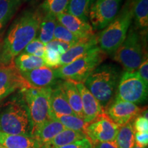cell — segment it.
Instances as JSON below:
<instances>
[{
    "mask_svg": "<svg viewBox=\"0 0 148 148\" xmlns=\"http://www.w3.org/2000/svg\"><path fill=\"white\" fill-rule=\"evenodd\" d=\"M43 12L38 9L24 10L11 24L1 44L0 65L13 62L26 45L36 38Z\"/></svg>",
    "mask_w": 148,
    "mask_h": 148,
    "instance_id": "obj_1",
    "label": "cell"
},
{
    "mask_svg": "<svg viewBox=\"0 0 148 148\" xmlns=\"http://www.w3.org/2000/svg\"><path fill=\"white\" fill-rule=\"evenodd\" d=\"M121 71L116 65L100 64L84 81V86L105 110L112 101Z\"/></svg>",
    "mask_w": 148,
    "mask_h": 148,
    "instance_id": "obj_2",
    "label": "cell"
},
{
    "mask_svg": "<svg viewBox=\"0 0 148 148\" xmlns=\"http://www.w3.org/2000/svg\"><path fill=\"white\" fill-rule=\"evenodd\" d=\"M0 132L32 137L28 108L21 90L0 109Z\"/></svg>",
    "mask_w": 148,
    "mask_h": 148,
    "instance_id": "obj_3",
    "label": "cell"
},
{
    "mask_svg": "<svg viewBox=\"0 0 148 148\" xmlns=\"http://www.w3.org/2000/svg\"><path fill=\"white\" fill-rule=\"evenodd\" d=\"M132 19V0H127L114 20L97 35L98 47L106 54L114 53L125 40Z\"/></svg>",
    "mask_w": 148,
    "mask_h": 148,
    "instance_id": "obj_4",
    "label": "cell"
},
{
    "mask_svg": "<svg viewBox=\"0 0 148 148\" xmlns=\"http://www.w3.org/2000/svg\"><path fill=\"white\" fill-rule=\"evenodd\" d=\"M107 54L98 46L66 65L55 69L57 79L84 83L89 75L106 60Z\"/></svg>",
    "mask_w": 148,
    "mask_h": 148,
    "instance_id": "obj_5",
    "label": "cell"
},
{
    "mask_svg": "<svg viewBox=\"0 0 148 148\" xmlns=\"http://www.w3.org/2000/svg\"><path fill=\"white\" fill-rule=\"evenodd\" d=\"M21 91L28 108L32 137H34L40 127L51 118L49 105L51 87H27Z\"/></svg>",
    "mask_w": 148,
    "mask_h": 148,
    "instance_id": "obj_6",
    "label": "cell"
},
{
    "mask_svg": "<svg viewBox=\"0 0 148 148\" xmlns=\"http://www.w3.org/2000/svg\"><path fill=\"white\" fill-rule=\"evenodd\" d=\"M143 41L134 29L127 32L125 40L113 53V59L125 71H136L144 57Z\"/></svg>",
    "mask_w": 148,
    "mask_h": 148,
    "instance_id": "obj_7",
    "label": "cell"
},
{
    "mask_svg": "<svg viewBox=\"0 0 148 148\" xmlns=\"http://www.w3.org/2000/svg\"><path fill=\"white\" fill-rule=\"evenodd\" d=\"M115 92V99L140 104L147 101L148 86L143 82L137 71H125L121 73Z\"/></svg>",
    "mask_w": 148,
    "mask_h": 148,
    "instance_id": "obj_8",
    "label": "cell"
},
{
    "mask_svg": "<svg viewBox=\"0 0 148 148\" xmlns=\"http://www.w3.org/2000/svg\"><path fill=\"white\" fill-rule=\"evenodd\" d=\"M123 0H95L89 12L94 30L104 29L119 13Z\"/></svg>",
    "mask_w": 148,
    "mask_h": 148,
    "instance_id": "obj_9",
    "label": "cell"
},
{
    "mask_svg": "<svg viewBox=\"0 0 148 148\" xmlns=\"http://www.w3.org/2000/svg\"><path fill=\"white\" fill-rule=\"evenodd\" d=\"M119 127L103 113L86 125L84 132L92 144L111 141L115 140Z\"/></svg>",
    "mask_w": 148,
    "mask_h": 148,
    "instance_id": "obj_10",
    "label": "cell"
},
{
    "mask_svg": "<svg viewBox=\"0 0 148 148\" xmlns=\"http://www.w3.org/2000/svg\"><path fill=\"white\" fill-rule=\"evenodd\" d=\"M29 87L14 62L0 65V103L16 91Z\"/></svg>",
    "mask_w": 148,
    "mask_h": 148,
    "instance_id": "obj_11",
    "label": "cell"
},
{
    "mask_svg": "<svg viewBox=\"0 0 148 148\" xmlns=\"http://www.w3.org/2000/svg\"><path fill=\"white\" fill-rule=\"evenodd\" d=\"M141 112V108L137 105L115 99L104 110V113L109 119L119 126L130 122Z\"/></svg>",
    "mask_w": 148,
    "mask_h": 148,
    "instance_id": "obj_12",
    "label": "cell"
},
{
    "mask_svg": "<svg viewBox=\"0 0 148 148\" xmlns=\"http://www.w3.org/2000/svg\"><path fill=\"white\" fill-rule=\"evenodd\" d=\"M22 77L29 87H52L58 82L55 74V69L42 66L29 71L21 72Z\"/></svg>",
    "mask_w": 148,
    "mask_h": 148,
    "instance_id": "obj_13",
    "label": "cell"
},
{
    "mask_svg": "<svg viewBox=\"0 0 148 148\" xmlns=\"http://www.w3.org/2000/svg\"><path fill=\"white\" fill-rule=\"evenodd\" d=\"M57 21L79 39L88 38L95 34L89 22L85 21L77 16L64 12L56 16Z\"/></svg>",
    "mask_w": 148,
    "mask_h": 148,
    "instance_id": "obj_14",
    "label": "cell"
},
{
    "mask_svg": "<svg viewBox=\"0 0 148 148\" xmlns=\"http://www.w3.org/2000/svg\"><path fill=\"white\" fill-rule=\"evenodd\" d=\"M74 82L81 95L84 121L88 124L97 119L99 115L104 113V110L101 108L99 101L84 86V83Z\"/></svg>",
    "mask_w": 148,
    "mask_h": 148,
    "instance_id": "obj_15",
    "label": "cell"
},
{
    "mask_svg": "<svg viewBox=\"0 0 148 148\" xmlns=\"http://www.w3.org/2000/svg\"><path fill=\"white\" fill-rule=\"evenodd\" d=\"M97 46H98L97 34H95L88 38L80 39L77 43L71 46L63 54L61 55L60 66L71 63Z\"/></svg>",
    "mask_w": 148,
    "mask_h": 148,
    "instance_id": "obj_16",
    "label": "cell"
},
{
    "mask_svg": "<svg viewBox=\"0 0 148 148\" xmlns=\"http://www.w3.org/2000/svg\"><path fill=\"white\" fill-rule=\"evenodd\" d=\"M58 84L74 113L77 117L84 120L82 99L75 82L71 80H62L59 81Z\"/></svg>",
    "mask_w": 148,
    "mask_h": 148,
    "instance_id": "obj_17",
    "label": "cell"
},
{
    "mask_svg": "<svg viewBox=\"0 0 148 148\" xmlns=\"http://www.w3.org/2000/svg\"><path fill=\"white\" fill-rule=\"evenodd\" d=\"M58 82L59 81L51 87L50 97H49L51 113L75 115L66 100L63 91L59 86Z\"/></svg>",
    "mask_w": 148,
    "mask_h": 148,
    "instance_id": "obj_18",
    "label": "cell"
},
{
    "mask_svg": "<svg viewBox=\"0 0 148 148\" xmlns=\"http://www.w3.org/2000/svg\"><path fill=\"white\" fill-rule=\"evenodd\" d=\"M0 145L5 148H41L35 138L0 132Z\"/></svg>",
    "mask_w": 148,
    "mask_h": 148,
    "instance_id": "obj_19",
    "label": "cell"
},
{
    "mask_svg": "<svg viewBox=\"0 0 148 148\" xmlns=\"http://www.w3.org/2000/svg\"><path fill=\"white\" fill-rule=\"evenodd\" d=\"M64 129L65 127L62 123L51 117L40 127L33 138L37 140L41 148H43L48 142Z\"/></svg>",
    "mask_w": 148,
    "mask_h": 148,
    "instance_id": "obj_20",
    "label": "cell"
},
{
    "mask_svg": "<svg viewBox=\"0 0 148 148\" xmlns=\"http://www.w3.org/2000/svg\"><path fill=\"white\" fill-rule=\"evenodd\" d=\"M87 138L85 132L65 128L48 142L43 148H58Z\"/></svg>",
    "mask_w": 148,
    "mask_h": 148,
    "instance_id": "obj_21",
    "label": "cell"
},
{
    "mask_svg": "<svg viewBox=\"0 0 148 148\" xmlns=\"http://www.w3.org/2000/svg\"><path fill=\"white\" fill-rule=\"evenodd\" d=\"M132 18L135 27L138 29L147 31L148 27V0L132 1Z\"/></svg>",
    "mask_w": 148,
    "mask_h": 148,
    "instance_id": "obj_22",
    "label": "cell"
},
{
    "mask_svg": "<svg viewBox=\"0 0 148 148\" xmlns=\"http://www.w3.org/2000/svg\"><path fill=\"white\" fill-rule=\"evenodd\" d=\"M13 62L20 73L31 71L42 66H46L42 58L23 53L18 55L14 59Z\"/></svg>",
    "mask_w": 148,
    "mask_h": 148,
    "instance_id": "obj_23",
    "label": "cell"
},
{
    "mask_svg": "<svg viewBox=\"0 0 148 148\" xmlns=\"http://www.w3.org/2000/svg\"><path fill=\"white\" fill-rule=\"evenodd\" d=\"M56 23V16L43 13L36 36L45 45L53 39V32Z\"/></svg>",
    "mask_w": 148,
    "mask_h": 148,
    "instance_id": "obj_24",
    "label": "cell"
},
{
    "mask_svg": "<svg viewBox=\"0 0 148 148\" xmlns=\"http://www.w3.org/2000/svg\"><path fill=\"white\" fill-rule=\"evenodd\" d=\"M95 0H69L65 12L88 22L89 12Z\"/></svg>",
    "mask_w": 148,
    "mask_h": 148,
    "instance_id": "obj_25",
    "label": "cell"
},
{
    "mask_svg": "<svg viewBox=\"0 0 148 148\" xmlns=\"http://www.w3.org/2000/svg\"><path fill=\"white\" fill-rule=\"evenodd\" d=\"M22 0H0V32L12 19Z\"/></svg>",
    "mask_w": 148,
    "mask_h": 148,
    "instance_id": "obj_26",
    "label": "cell"
},
{
    "mask_svg": "<svg viewBox=\"0 0 148 148\" xmlns=\"http://www.w3.org/2000/svg\"><path fill=\"white\" fill-rule=\"evenodd\" d=\"M135 131L131 122L121 125L115 138V142L119 148H133L135 144Z\"/></svg>",
    "mask_w": 148,
    "mask_h": 148,
    "instance_id": "obj_27",
    "label": "cell"
},
{
    "mask_svg": "<svg viewBox=\"0 0 148 148\" xmlns=\"http://www.w3.org/2000/svg\"><path fill=\"white\" fill-rule=\"evenodd\" d=\"M51 117L56 119L60 123L64 125L65 128L77 131H85L87 123H85L84 120L77 117L75 115H70V114H58L51 113Z\"/></svg>",
    "mask_w": 148,
    "mask_h": 148,
    "instance_id": "obj_28",
    "label": "cell"
},
{
    "mask_svg": "<svg viewBox=\"0 0 148 148\" xmlns=\"http://www.w3.org/2000/svg\"><path fill=\"white\" fill-rule=\"evenodd\" d=\"M69 0H43L40 6L43 13L56 17L58 14L65 12Z\"/></svg>",
    "mask_w": 148,
    "mask_h": 148,
    "instance_id": "obj_29",
    "label": "cell"
},
{
    "mask_svg": "<svg viewBox=\"0 0 148 148\" xmlns=\"http://www.w3.org/2000/svg\"><path fill=\"white\" fill-rule=\"evenodd\" d=\"M53 39L69 43L71 45L77 43L80 40L78 37L62 26L58 21L56 25L54 32H53Z\"/></svg>",
    "mask_w": 148,
    "mask_h": 148,
    "instance_id": "obj_30",
    "label": "cell"
},
{
    "mask_svg": "<svg viewBox=\"0 0 148 148\" xmlns=\"http://www.w3.org/2000/svg\"><path fill=\"white\" fill-rule=\"evenodd\" d=\"M61 53L52 48L45 47V54L43 60L45 64L47 67L51 69H57L60 67V59Z\"/></svg>",
    "mask_w": 148,
    "mask_h": 148,
    "instance_id": "obj_31",
    "label": "cell"
},
{
    "mask_svg": "<svg viewBox=\"0 0 148 148\" xmlns=\"http://www.w3.org/2000/svg\"><path fill=\"white\" fill-rule=\"evenodd\" d=\"M21 53L43 58L44 54H45V44L42 43L37 37H36L27 44Z\"/></svg>",
    "mask_w": 148,
    "mask_h": 148,
    "instance_id": "obj_32",
    "label": "cell"
},
{
    "mask_svg": "<svg viewBox=\"0 0 148 148\" xmlns=\"http://www.w3.org/2000/svg\"><path fill=\"white\" fill-rule=\"evenodd\" d=\"M135 132H148V119L143 115H138L132 124Z\"/></svg>",
    "mask_w": 148,
    "mask_h": 148,
    "instance_id": "obj_33",
    "label": "cell"
},
{
    "mask_svg": "<svg viewBox=\"0 0 148 148\" xmlns=\"http://www.w3.org/2000/svg\"><path fill=\"white\" fill-rule=\"evenodd\" d=\"M72 45L69 43H66V42L60 41V40L53 39L50 42L45 44V47L52 48V49H54L56 50L59 51L62 55Z\"/></svg>",
    "mask_w": 148,
    "mask_h": 148,
    "instance_id": "obj_34",
    "label": "cell"
},
{
    "mask_svg": "<svg viewBox=\"0 0 148 148\" xmlns=\"http://www.w3.org/2000/svg\"><path fill=\"white\" fill-rule=\"evenodd\" d=\"M138 71H137L138 75L143 81V82L148 86V59L147 55L146 56H144L143 60L138 68Z\"/></svg>",
    "mask_w": 148,
    "mask_h": 148,
    "instance_id": "obj_35",
    "label": "cell"
},
{
    "mask_svg": "<svg viewBox=\"0 0 148 148\" xmlns=\"http://www.w3.org/2000/svg\"><path fill=\"white\" fill-rule=\"evenodd\" d=\"M58 148H92V143L88 138L78 140L75 143L69 144Z\"/></svg>",
    "mask_w": 148,
    "mask_h": 148,
    "instance_id": "obj_36",
    "label": "cell"
},
{
    "mask_svg": "<svg viewBox=\"0 0 148 148\" xmlns=\"http://www.w3.org/2000/svg\"><path fill=\"white\" fill-rule=\"evenodd\" d=\"M134 139L136 145L146 147L148 144V132H135Z\"/></svg>",
    "mask_w": 148,
    "mask_h": 148,
    "instance_id": "obj_37",
    "label": "cell"
},
{
    "mask_svg": "<svg viewBox=\"0 0 148 148\" xmlns=\"http://www.w3.org/2000/svg\"><path fill=\"white\" fill-rule=\"evenodd\" d=\"M92 148H119L115 140L106 142H99L92 144Z\"/></svg>",
    "mask_w": 148,
    "mask_h": 148,
    "instance_id": "obj_38",
    "label": "cell"
},
{
    "mask_svg": "<svg viewBox=\"0 0 148 148\" xmlns=\"http://www.w3.org/2000/svg\"><path fill=\"white\" fill-rule=\"evenodd\" d=\"M2 38H1V34L0 32V51H1V44H2Z\"/></svg>",
    "mask_w": 148,
    "mask_h": 148,
    "instance_id": "obj_39",
    "label": "cell"
},
{
    "mask_svg": "<svg viewBox=\"0 0 148 148\" xmlns=\"http://www.w3.org/2000/svg\"><path fill=\"white\" fill-rule=\"evenodd\" d=\"M133 148H146V147H141V146H139L138 145H136V143L134 144V147H133Z\"/></svg>",
    "mask_w": 148,
    "mask_h": 148,
    "instance_id": "obj_40",
    "label": "cell"
},
{
    "mask_svg": "<svg viewBox=\"0 0 148 148\" xmlns=\"http://www.w3.org/2000/svg\"><path fill=\"white\" fill-rule=\"evenodd\" d=\"M22 1H36V0H22Z\"/></svg>",
    "mask_w": 148,
    "mask_h": 148,
    "instance_id": "obj_41",
    "label": "cell"
},
{
    "mask_svg": "<svg viewBox=\"0 0 148 148\" xmlns=\"http://www.w3.org/2000/svg\"><path fill=\"white\" fill-rule=\"evenodd\" d=\"M0 148H5V147H3V146L1 145H0Z\"/></svg>",
    "mask_w": 148,
    "mask_h": 148,
    "instance_id": "obj_42",
    "label": "cell"
},
{
    "mask_svg": "<svg viewBox=\"0 0 148 148\" xmlns=\"http://www.w3.org/2000/svg\"><path fill=\"white\" fill-rule=\"evenodd\" d=\"M132 1H134V0H132Z\"/></svg>",
    "mask_w": 148,
    "mask_h": 148,
    "instance_id": "obj_43",
    "label": "cell"
}]
</instances>
